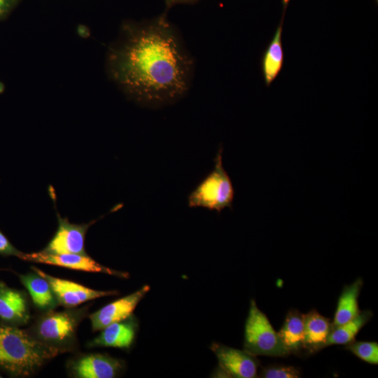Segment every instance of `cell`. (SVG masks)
<instances>
[{
	"instance_id": "obj_1",
	"label": "cell",
	"mask_w": 378,
	"mask_h": 378,
	"mask_svg": "<svg viewBox=\"0 0 378 378\" xmlns=\"http://www.w3.org/2000/svg\"><path fill=\"white\" fill-rule=\"evenodd\" d=\"M107 64L111 78L126 94L153 105L181 97L192 67L164 15L145 24H124Z\"/></svg>"
},
{
	"instance_id": "obj_2",
	"label": "cell",
	"mask_w": 378,
	"mask_h": 378,
	"mask_svg": "<svg viewBox=\"0 0 378 378\" xmlns=\"http://www.w3.org/2000/svg\"><path fill=\"white\" fill-rule=\"evenodd\" d=\"M59 352L16 327L0 326V367L13 374L29 375Z\"/></svg>"
},
{
	"instance_id": "obj_3",
	"label": "cell",
	"mask_w": 378,
	"mask_h": 378,
	"mask_svg": "<svg viewBox=\"0 0 378 378\" xmlns=\"http://www.w3.org/2000/svg\"><path fill=\"white\" fill-rule=\"evenodd\" d=\"M234 188L223 164V147L214 158V169L189 194V207H202L220 213L225 208H232Z\"/></svg>"
},
{
	"instance_id": "obj_4",
	"label": "cell",
	"mask_w": 378,
	"mask_h": 378,
	"mask_svg": "<svg viewBox=\"0 0 378 378\" xmlns=\"http://www.w3.org/2000/svg\"><path fill=\"white\" fill-rule=\"evenodd\" d=\"M244 350L255 356L284 357L290 354L254 300L246 321Z\"/></svg>"
},
{
	"instance_id": "obj_5",
	"label": "cell",
	"mask_w": 378,
	"mask_h": 378,
	"mask_svg": "<svg viewBox=\"0 0 378 378\" xmlns=\"http://www.w3.org/2000/svg\"><path fill=\"white\" fill-rule=\"evenodd\" d=\"M19 258L34 262L61 266L69 269L92 272H102L119 277L127 278V272L111 270L98 263L88 255L77 253H49L43 251L24 253Z\"/></svg>"
},
{
	"instance_id": "obj_6",
	"label": "cell",
	"mask_w": 378,
	"mask_h": 378,
	"mask_svg": "<svg viewBox=\"0 0 378 378\" xmlns=\"http://www.w3.org/2000/svg\"><path fill=\"white\" fill-rule=\"evenodd\" d=\"M32 268L48 282L57 300L65 307H75L90 300L118 294L115 290L90 289L75 282L52 276L36 267Z\"/></svg>"
},
{
	"instance_id": "obj_7",
	"label": "cell",
	"mask_w": 378,
	"mask_h": 378,
	"mask_svg": "<svg viewBox=\"0 0 378 378\" xmlns=\"http://www.w3.org/2000/svg\"><path fill=\"white\" fill-rule=\"evenodd\" d=\"M211 349L216 356L220 368L230 377L253 378L256 376L259 363L255 356L218 343H213Z\"/></svg>"
},
{
	"instance_id": "obj_8",
	"label": "cell",
	"mask_w": 378,
	"mask_h": 378,
	"mask_svg": "<svg viewBox=\"0 0 378 378\" xmlns=\"http://www.w3.org/2000/svg\"><path fill=\"white\" fill-rule=\"evenodd\" d=\"M150 288L148 285H145L136 292L120 298L92 314L90 318L92 330H102L113 323L129 318Z\"/></svg>"
},
{
	"instance_id": "obj_9",
	"label": "cell",
	"mask_w": 378,
	"mask_h": 378,
	"mask_svg": "<svg viewBox=\"0 0 378 378\" xmlns=\"http://www.w3.org/2000/svg\"><path fill=\"white\" fill-rule=\"evenodd\" d=\"M58 228L46 248L49 253H77L87 255L84 248L85 233L92 223L73 224L58 215Z\"/></svg>"
},
{
	"instance_id": "obj_10",
	"label": "cell",
	"mask_w": 378,
	"mask_h": 378,
	"mask_svg": "<svg viewBox=\"0 0 378 378\" xmlns=\"http://www.w3.org/2000/svg\"><path fill=\"white\" fill-rule=\"evenodd\" d=\"M122 363L102 354H90L79 359L74 371L80 378H112L121 370Z\"/></svg>"
},
{
	"instance_id": "obj_11",
	"label": "cell",
	"mask_w": 378,
	"mask_h": 378,
	"mask_svg": "<svg viewBox=\"0 0 378 378\" xmlns=\"http://www.w3.org/2000/svg\"><path fill=\"white\" fill-rule=\"evenodd\" d=\"M77 325V318L69 312H53L44 316L38 326L44 341L62 342L69 338Z\"/></svg>"
},
{
	"instance_id": "obj_12",
	"label": "cell",
	"mask_w": 378,
	"mask_h": 378,
	"mask_svg": "<svg viewBox=\"0 0 378 378\" xmlns=\"http://www.w3.org/2000/svg\"><path fill=\"white\" fill-rule=\"evenodd\" d=\"M0 318L8 323H22L29 319L24 295L0 281Z\"/></svg>"
},
{
	"instance_id": "obj_13",
	"label": "cell",
	"mask_w": 378,
	"mask_h": 378,
	"mask_svg": "<svg viewBox=\"0 0 378 378\" xmlns=\"http://www.w3.org/2000/svg\"><path fill=\"white\" fill-rule=\"evenodd\" d=\"M303 348L309 352L324 348L332 329L329 319L313 309L307 314H303Z\"/></svg>"
},
{
	"instance_id": "obj_14",
	"label": "cell",
	"mask_w": 378,
	"mask_h": 378,
	"mask_svg": "<svg viewBox=\"0 0 378 378\" xmlns=\"http://www.w3.org/2000/svg\"><path fill=\"white\" fill-rule=\"evenodd\" d=\"M136 324L133 320L113 323L104 329L92 344L99 346L129 348L134 342Z\"/></svg>"
},
{
	"instance_id": "obj_15",
	"label": "cell",
	"mask_w": 378,
	"mask_h": 378,
	"mask_svg": "<svg viewBox=\"0 0 378 378\" xmlns=\"http://www.w3.org/2000/svg\"><path fill=\"white\" fill-rule=\"evenodd\" d=\"M363 281L358 279L343 290L338 301L332 328L340 326L355 318L360 312L358 304V295Z\"/></svg>"
},
{
	"instance_id": "obj_16",
	"label": "cell",
	"mask_w": 378,
	"mask_h": 378,
	"mask_svg": "<svg viewBox=\"0 0 378 378\" xmlns=\"http://www.w3.org/2000/svg\"><path fill=\"white\" fill-rule=\"evenodd\" d=\"M23 285L28 290L34 304L41 309L56 306L57 300L48 282L38 274L20 275Z\"/></svg>"
},
{
	"instance_id": "obj_17",
	"label": "cell",
	"mask_w": 378,
	"mask_h": 378,
	"mask_svg": "<svg viewBox=\"0 0 378 378\" xmlns=\"http://www.w3.org/2000/svg\"><path fill=\"white\" fill-rule=\"evenodd\" d=\"M278 334L290 353L298 352L303 348V314L296 310L290 311Z\"/></svg>"
},
{
	"instance_id": "obj_18",
	"label": "cell",
	"mask_w": 378,
	"mask_h": 378,
	"mask_svg": "<svg viewBox=\"0 0 378 378\" xmlns=\"http://www.w3.org/2000/svg\"><path fill=\"white\" fill-rule=\"evenodd\" d=\"M370 310L360 312L353 319L331 329L325 347L332 344H346L354 340L359 330L372 317Z\"/></svg>"
},
{
	"instance_id": "obj_19",
	"label": "cell",
	"mask_w": 378,
	"mask_h": 378,
	"mask_svg": "<svg viewBox=\"0 0 378 378\" xmlns=\"http://www.w3.org/2000/svg\"><path fill=\"white\" fill-rule=\"evenodd\" d=\"M282 25L278 27L262 59V71L265 83L270 85L280 71L284 60L281 43Z\"/></svg>"
},
{
	"instance_id": "obj_20",
	"label": "cell",
	"mask_w": 378,
	"mask_h": 378,
	"mask_svg": "<svg viewBox=\"0 0 378 378\" xmlns=\"http://www.w3.org/2000/svg\"><path fill=\"white\" fill-rule=\"evenodd\" d=\"M346 349L368 363H378V344L377 342H351Z\"/></svg>"
},
{
	"instance_id": "obj_21",
	"label": "cell",
	"mask_w": 378,
	"mask_h": 378,
	"mask_svg": "<svg viewBox=\"0 0 378 378\" xmlns=\"http://www.w3.org/2000/svg\"><path fill=\"white\" fill-rule=\"evenodd\" d=\"M261 377L265 378H296L300 377V373L293 367L273 366L262 370Z\"/></svg>"
},
{
	"instance_id": "obj_22",
	"label": "cell",
	"mask_w": 378,
	"mask_h": 378,
	"mask_svg": "<svg viewBox=\"0 0 378 378\" xmlns=\"http://www.w3.org/2000/svg\"><path fill=\"white\" fill-rule=\"evenodd\" d=\"M22 253L18 251L0 231V254L20 257Z\"/></svg>"
},
{
	"instance_id": "obj_23",
	"label": "cell",
	"mask_w": 378,
	"mask_h": 378,
	"mask_svg": "<svg viewBox=\"0 0 378 378\" xmlns=\"http://www.w3.org/2000/svg\"><path fill=\"white\" fill-rule=\"evenodd\" d=\"M21 0H0V21L5 20Z\"/></svg>"
},
{
	"instance_id": "obj_24",
	"label": "cell",
	"mask_w": 378,
	"mask_h": 378,
	"mask_svg": "<svg viewBox=\"0 0 378 378\" xmlns=\"http://www.w3.org/2000/svg\"><path fill=\"white\" fill-rule=\"evenodd\" d=\"M164 1L167 6L170 7L175 4L190 3V2L195 1L197 0H164Z\"/></svg>"
},
{
	"instance_id": "obj_25",
	"label": "cell",
	"mask_w": 378,
	"mask_h": 378,
	"mask_svg": "<svg viewBox=\"0 0 378 378\" xmlns=\"http://www.w3.org/2000/svg\"><path fill=\"white\" fill-rule=\"evenodd\" d=\"M78 30L81 36L87 37L88 36V34H87L88 31H86L88 30V28L86 27L80 25L79 26Z\"/></svg>"
},
{
	"instance_id": "obj_26",
	"label": "cell",
	"mask_w": 378,
	"mask_h": 378,
	"mask_svg": "<svg viewBox=\"0 0 378 378\" xmlns=\"http://www.w3.org/2000/svg\"><path fill=\"white\" fill-rule=\"evenodd\" d=\"M289 0H283L284 6L286 7L288 3Z\"/></svg>"
},
{
	"instance_id": "obj_27",
	"label": "cell",
	"mask_w": 378,
	"mask_h": 378,
	"mask_svg": "<svg viewBox=\"0 0 378 378\" xmlns=\"http://www.w3.org/2000/svg\"><path fill=\"white\" fill-rule=\"evenodd\" d=\"M3 85L1 83H0V92H1L3 91Z\"/></svg>"
},
{
	"instance_id": "obj_28",
	"label": "cell",
	"mask_w": 378,
	"mask_h": 378,
	"mask_svg": "<svg viewBox=\"0 0 378 378\" xmlns=\"http://www.w3.org/2000/svg\"><path fill=\"white\" fill-rule=\"evenodd\" d=\"M1 377V376H0V378Z\"/></svg>"
},
{
	"instance_id": "obj_29",
	"label": "cell",
	"mask_w": 378,
	"mask_h": 378,
	"mask_svg": "<svg viewBox=\"0 0 378 378\" xmlns=\"http://www.w3.org/2000/svg\"><path fill=\"white\" fill-rule=\"evenodd\" d=\"M377 1H378V0H377Z\"/></svg>"
}]
</instances>
